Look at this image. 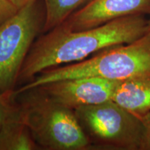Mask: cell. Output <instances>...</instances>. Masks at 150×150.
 I'll return each instance as SVG.
<instances>
[{"mask_svg": "<svg viewBox=\"0 0 150 150\" xmlns=\"http://www.w3.org/2000/svg\"><path fill=\"white\" fill-rule=\"evenodd\" d=\"M148 29L149 20L142 15L117 18L82 31H72L61 24L34 43L18 79H27L47 69L83 61L106 48L132 42Z\"/></svg>", "mask_w": 150, "mask_h": 150, "instance_id": "cell-1", "label": "cell"}, {"mask_svg": "<svg viewBox=\"0 0 150 150\" xmlns=\"http://www.w3.org/2000/svg\"><path fill=\"white\" fill-rule=\"evenodd\" d=\"M150 76V31L134 42L106 48L91 59L43 70L16 94L70 79L97 76L122 81Z\"/></svg>", "mask_w": 150, "mask_h": 150, "instance_id": "cell-2", "label": "cell"}, {"mask_svg": "<svg viewBox=\"0 0 150 150\" xmlns=\"http://www.w3.org/2000/svg\"><path fill=\"white\" fill-rule=\"evenodd\" d=\"M19 118L29 129L33 139L45 149L82 150L92 145L74 110L47 95L29 100Z\"/></svg>", "mask_w": 150, "mask_h": 150, "instance_id": "cell-3", "label": "cell"}, {"mask_svg": "<svg viewBox=\"0 0 150 150\" xmlns=\"http://www.w3.org/2000/svg\"><path fill=\"white\" fill-rule=\"evenodd\" d=\"M92 143L120 150H142V119L113 101L84 106L74 110Z\"/></svg>", "mask_w": 150, "mask_h": 150, "instance_id": "cell-4", "label": "cell"}, {"mask_svg": "<svg viewBox=\"0 0 150 150\" xmlns=\"http://www.w3.org/2000/svg\"><path fill=\"white\" fill-rule=\"evenodd\" d=\"M39 29L36 1L0 27V92L8 91L16 83Z\"/></svg>", "mask_w": 150, "mask_h": 150, "instance_id": "cell-5", "label": "cell"}, {"mask_svg": "<svg viewBox=\"0 0 150 150\" xmlns=\"http://www.w3.org/2000/svg\"><path fill=\"white\" fill-rule=\"evenodd\" d=\"M120 81L87 76L54 81L39 87L45 94L70 109L112 100Z\"/></svg>", "mask_w": 150, "mask_h": 150, "instance_id": "cell-6", "label": "cell"}, {"mask_svg": "<svg viewBox=\"0 0 150 150\" xmlns=\"http://www.w3.org/2000/svg\"><path fill=\"white\" fill-rule=\"evenodd\" d=\"M134 15L150 16V0H88L62 24L82 31Z\"/></svg>", "mask_w": 150, "mask_h": 150, "instance_id": "cell-7", "label": "cell"}, {"mask_svg": "<svg viewBox=\"0 0 150 150\" xmlns=\"http://www.w3.org/2000/svg\"><path fill=\"white\" fill-rule=\"evenodd\" d=\"M112 101L138 117L146 115L150 112V76L120 81Z\"/></svg>", "mask_w": 150, "mask_h": 150, "instance_id": "cell-8", "label": "cell"}, {"mask_svg": "<svg viewBox=\"0 0 150 150\" xmlns=\"http://www.w3.org/2000/svg\"><path fill=\"white\" fill-rule=\"evenodd\" d=\"M31 132L20 121L11 117L0 129V149L31 150L35 147Z\"/></svg>", "mask_w": 150, "mask_h": 150, "instance_id": "cell-9", "label": "cell"}, {"mask_svg": "<svg viewBox=\"0 0 150 150\" xmlns=\"http://www.w3.org/2000/svg\"><path fill=\"white\" fill-rule=\"evenodd\" d=\"M88 0H44L45 19L43 31L47 32L61 25Z\"/></svg>", "mask_w": 150, "mask_h": 150, "instance_id": "cell-10", "label": "cell"}, {"mask_svg": "<svg viewBox=\"0 0 150 150\" xmlns=\"http://www.w3.org/2000/svg\"><path fill=\"white\" fill-rule=\"evenodd\" d=\"M20 10L11 0H0V27Z\"/></svg>", "mask_w": 150, "mask_h": 150, "instance_id": "cell-11", "label": "cell"}, {"mask_svg": "<svg viewBox=\"0 0 150 150\" xmlns=\"http://www.w3.org/2000/svg\"><path fill=\"white\" fill-rule=\"evenodd\" d=\"M140 118L145 129L142 150H150V112Z\"/></svg>", "mask_w": 150, "mask_h": 150, "instance_id": "cell-12", "label": "cell"}, {"mask_svg": "<svg viewBox=\"0 0 150 150\" xmlns=\"http://www.w3.org/2000/svg\"><path fill=\"white\" fill-rule=\"evenodd\" d=\"M9 115L8 112H7V110L6 109L4 104L0 100V129H1L4 123L10 117Z\"/></svg>", "mask_w": 150, "mask_h": 150, "instance_id": "cell-13", "label": "cell"}, {"mask_svg": "<svg viewBox=\"0 0 150 150\" xmlns=\"http://www.w3.org/2000/svg\"><path fill=\"white\" fill-rule=\"evenodd\" d=\"M11 1H12L19 9H20L22 8V7L25 6L26 5L29 4V3L33 2V1H37V0H11Z\"/></svg>", "mask_w": 150, "mask_h": 150, "instance_id": "cell-14", "label": "cell"}, {"mask_svg": "<svg viewBox=\"0 0 150 150\" xmlns=\"http://www.w3.org/2000/svg\"><path fill=\"white\" fill-rule=\"evenodd\" d=\"M149 30L150 31V18L149 19Z\"/></svg>", "mask_w": 150, "mask_h": 150, "instance_id": "cell-15", "label": "cell"}]
</instances>
